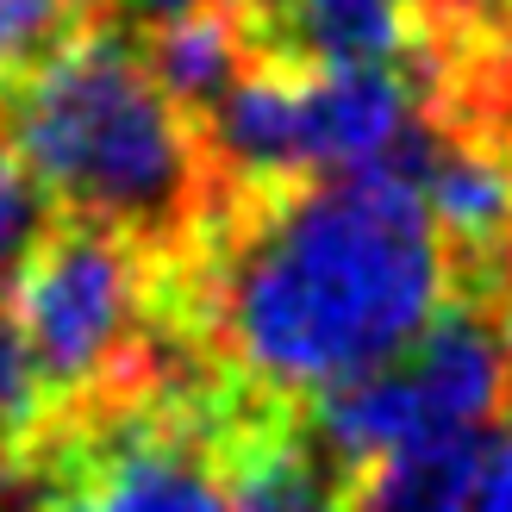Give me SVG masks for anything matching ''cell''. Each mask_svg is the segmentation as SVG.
Returning a JSON list of instances; mask_svg holds the SVG:
<instances>
[{"label":"cell","mask_w":512,"mask_h":512,"mask_svg":"<svg viewBox=\"0 0 512 512\" xmlns=\"http://www.w3.org/2000/svg\"><path fill=\"white\" fill-rule=\"evenodd\" d=\"M456 294L425 194L394 169H350L256 200H213L169 250V306L238 388L306 406L419 338Z\"/></svg>","instance_id":"6da1fadb"},{"label":"cell","mask_w":512,"mask_h":512,"mask_svg":"<svg viewBox=\"0 0 512 512\" xmlns=\"http://www.w3.org/2000/svg\"><path fill=\"white\" fill-rule=\"evenodd\" d=\"M0 144L38 175L57 213L119 225L150 250H182L213 213L194 119L113 25H88L0 107Z\"/></svg>","instance_id":"7a4b0ae2"},{"label":"cell","mask_w":512,"mask_h":512,"mask_svg":"<svg viewBox=\"0 0 512 512\" xmlns=\"http://www.w3.org/2000/svg\"><path fill=\"white\" fill-rule=\"evenodd\" d=\"M0 306L25 331L50 413L107 400L157 369L175 331L169 250H150L119 225L57 213Z\"/></svg>","instance_id":"3957f363"},{"label":"cell","mask_w":512,"mask_h":512,"mask_svg":"<svg viewBox=\"0 0 512 512\" xmlns=\"http://www.w3.org/2000/svg\"><path fill=\"white\" fill-rule=\"evenodd\" d=\"M512 394V356L500 331V306L450 294L394 363L356 381H338L300 406L313 450L338 475L369 463L381 450L425 444L444 431H494Z\"/></svg>","instance_id":"277c9868"},{"label":"cell","mask_w":512,"mask_h":512,"mask_svg":"<svg viewBox=\"0 0 512 512\" xmlns=\"http://www.w3.org/2000/svg\"><path fill=\"white\" fill-rule=\"evenodd\" d=\"M263 63L350 69L419 50V0H238Z\"/></svg>","instance_id":"5b68a950"},{"label":"cell","mask_w":512,"mask_h":512,"mask_svg":"<svg viewBox=\"0 0 512 512\" xmlns=\"http://www.w3.org/2000/svg\"><path fill=\"white\" fill-rule=\"evenodd\" d=\"M494 463V431H444L425 444L381 450L344 475L338 512H475Z\"/></svg>","instance_id":"8992f818"},{"label":"cell","mask_w":512,"mask_h":512,"mask_svg":"<svg viewBox=\"0 0 512 512\" xmlns=\"http://www.w3.org/2000/svg\"><path fill=\"white\" fill-rule=\"evenodd\" d=\"M138 57L188 119H200L219 94H232L244 75L263 63L238 0H213V7H200V13L150 25V32H138Z\"/></svg>","instance_id":"52a82bcc"},{"label":"cell","mask_w":512,"mask_h":512,"mask_svg":"<svg viewBox=\"0 0 512 512\" xmlns=\"http://www.w3.org/2000/svg\"><path fill=\"white\" fill-rule=\"evenodd\" d=\"M88 13L75 0H0V107L32 82V75L63 57L88 32Z\"/></svg>","instance_id":"ba28073f"},{"label":"cell","mask_w":512,"mask_h":512,"mask_svg":"<svg viewBox=\"0 0 512 512\" xmlns=\"http://www.w3.org/2000/svg\"><path fill=\"white\" fill-rule=\"evenodd\" d=\"M50 219H57V207H50V194L38 188V175L0 144V294L13 288L19 263L38 250Z\"/></svg>","instance_id":"9c48e42d"},{"label":"cell","mask_w":512,"mask_h":512,"mask_svg":"<svg viewBox=\"0 0 512 512\" xmlns=\"http://www.w3.org/2000/svg\"><path fill=\"white\" fill-rule=\"evenodd\" d=\"M44 419H50V388L32 363V350H25V331L0 306V444L7 450L32 444L44 431Z\"/></svg>","instance_id":"30bf717a"},{"label":"cell","mask_w":512,"mask_h":512,"mask_svg":"<svg viewBox=\"0 0 512 512\" xmlns=\"http://www.w3.org/2000/svg\"><path fill=\"white\" fill-rule=\"evenodd\" d=\"M419 19H438L450 32H469V38H512V0H419Z\"/></svg>","instance_id":"8fae6325"},{"label":"cell","mask_w":512,"mask_h":512,"mask_svg":"<svg viewBox=\"0 0 512 512\" xmlns=\"http://www.w3.org/2000/svg\"><path fill=\"white\" fill-rule=\"evenodd\" d=\"M200 7H213V0H107L100 25H113V32H150V25H169V19L200 13Z\"/></svg>","instance_id":"7c38bea8"},{"label":"cell","mask_w":512,"mask_h":512,"mask_svg":"<svg viewBox=\"0 0 512 512\" xmlns=\"http://www.w3.org/2000/svg\"><path fill=\"white\" fill-rule=\"evenodd\" d=\"M475 512H512V431L494 438V463H488V481H481Z\"/></svg>","instance_id":"4fadbf2b"}]
</instances>
